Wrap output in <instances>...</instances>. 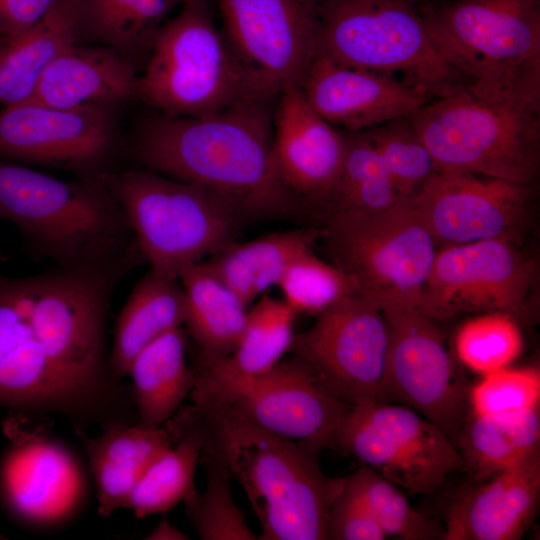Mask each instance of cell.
Segmentation results:
<instances>
[{"mask_svg": "<svg viewBox=\"0 0 540 540\" xmlns=\"http://www.w3.org/2000/svg\"><path fill=\"white\" fill-rule=\"evenodd\" d=\"M185 0H78L81 36L132 57L151 46L165 19Z\"/></svg>", "mask_w": 540, "mask_h": 540, "instance_id": "d6a6232c", "label": "cell"}, {"mask_svg": "<svg viewBox=\"0 0 540 540\" xmlns=\"http://www.w3.org/2000/svg\"><path fill=\"white\" fill-rule=\"evenodd\" d=\"M455 446L471 480H486L540 451L539 408L506 418L469 411Z\"/></svg>", "mask_w": 540, "mask_h": 540, "instance_id": "4dcf8cb0", "label": "cell"}, {"mask_svg": "<svg viewBox=\"0 0 540 540\" xmlns=\"http://www.w3.org/2000/svg\"><path fill=\"white\" fill-rule=\"evenodd\" d=\"M272 145L287 187L298 198L327 203L342 166L344 134L312 109L299 87L279 95Z\"/></svg>", "mask_w": 540, "mask_h": 540, "instance_id": "44dd1931", "label": "cell"}, {"mask_svg": "<svg viewBox=\"0 0 540 540\" xmlns=\"http://www.w3.org/2000/svg\"><path fill=\"white\" fill-rule=\"evenodd\" d=\"M80 37L78 0H56L32 26L0 38V105L27 101L48 65Z\"/></svg>", "mask_w": 540, "mask_h": 540, "instance_id": "d4e9b609", "label": "cell"}, {"mask_svg": "<svg viewBox=\"0 0 540 540\" xmlns=\"http://www.w3.org/2000/svg\"><path fill=\"white\" fill-rule=\"evenodd\" d=\"M535 270L516 243L489 239L437 249L418 308L435 320L503 312L530 319Z\"/></svg>", "mask_w": 540, "mask_h": 540, "instance_id": "5bb4252c", "label": "cell"}, {"mask_svg": "<svg viewBox=\"0 0 540 540\" xmlns=\"http://www.w3.org/2000/svg\"><path fill=\"white\" fill-rule=\"evenodd\" d=\"M186 299L179 280L151 270L131 290L114 325L109 363L116 378L127 377L131 363L168 331L184 326Z\"/></svg>", "mask_w": 540, "mask_h": 540, "instance_id": "4316f807", "label": "cell"}, {"mask_svg": "<svg viewBox=\"0 0 540 540\" xmlns=\"http://www.w3.org/2000/svg\"><path fill=\"white\" fill-rule=\"evenodd\" d=\"M321 237L359 295L379 309L418 307L437 245L407 200L375 213L331 212Z\"/></svg>", "mask_w": 540, "mask_h": 540, "instance_id": "30bf717a", "label": "cell"}, {"mask_svg": "<svg viewBox=\"0 0 540 540\" xmlns=\"http://www.w3.org/2000/svg\"><path fill=\"white\" fill-rule=\"evenodd\" d=\"M102 180L158 276L178 280L186 268L233 242L239 215L201 186L144 168L111 171Z\"/></svg>", "mask_w": 540, "mask_h": 540, "instance_id": "52a82bcc", "label": "cell"}, {"mask_svg": "<svg viewBox=\"0 0 540 540\" xmlns=\"http://www.w3.org/2000/svg\"><path fill=\"white\" fill-rule=\"evenodd\" d=\"M388 536L367 507L344 488L334 501L327 521L329 540H385Z\"/></svg>", "mask_w": 540, "mask_h": 540, "instance_id": "60d3db41", "label": "cell"}, {"mask_svg": "<svg viewBox=\"0 0 540 540\" xmlns=\"http://www.w3.org/2000/svg\"><path fill=\"white\" fill-rule=\"evenodd\" d=\"M188 342L184 327L174 328L143 349L131 363L127 376L140 425L164 426L194 389L197 375L188 363Z\"/></svg>", "mask_w": 540, "mask_h": 540, "instance_id": "484cf974", "label": "cell"}, {"mask_svg": "<svg viewBox=\"0 0 540 540\" xmlns=\"http://www.w3.org/2000/svg\"><path fill=\"white\" fill-rule=\"evenodd\" d=\"M111 105L59 109L31 102L0 110V159L101 179L115 146Z\"/></svg>", "mask_w": 540, "mask_h": 540, "instance_id": "e0dca14e", "label": "cell"}, {"mask_svg": "<svg viewBox=\"0 0 540 540\" xmlns=\"http://www.w3.org/2000/svg\"><path fill=\"white\" fill-rule=\"evenodd\" d=\"M55 2L56 0H0V38L32 26Z\"/></svg>", "mask_w": 540, "mask_h": 540, "instance_id": "b9f144b4", "label": "cell"}, {"mask_svg": "<svg viewBox=\"0 0 540 540\" xmlns=\"http://www.w3.org/2000/svg\"><path fill=\"white\" fill-rule=\"evenodd\" d=\"M420 12L469 92L540 108V0L422 1Z\"/></svg>", "mask_w": 540, "mask_h": 540, "instance_id": "5b68a950", "label": "cell"}, {"mask_svg": "<svg viewBox=\"0 0 540 540\" xmlns=\"http://www.w3.org/2000/svg\"><path fill=\"white\" fill-rule=\"evenodd\" d=\"M411 120L439 172L527 185L536 178L540 108L491 101L462 89L430 100Z\"/></svg>", "mask_w": 540, "mask_h": 540, "instance_id": "ba28073f", "label": "cell"}, {"mask_svg": "<svg viewBox=\"0 0 540 540\" xmlns=\"http://www.w3.org/2000/svg\"><path fill=\"white\" fill-rule=\"evenodd\" d=\"M344 488L371 512L388 537L445 540L444 523L415 510L398 486L362 465L344 477Z\"/></svg>", "mask_w": 540, "mask_h": 540, "instance_id": "d590c367", "label": "cell"}, {"mask_svg": "<svg viewBox=\"0 0 540 540\" xmlns=\"http://www.w3.org/2000/svg\"><path fill=\"white\" fill-rule=\"evenodd\" d=\"M136 95L169 116H204L255 99L206 0H185L158 29Z\"/></svg>", "mask_w": 540, "mask_h": 540, "instance_id": "9c48e42d", "label": "cell"}, {"mask_svg": "<svg viewBox=\"0 0 540 540\" xmlns=\"http://www.w3.org/2000/svg\"><path fill=\"white\" fill-rule=\"evenodd\" d=\"M174 444L142 475L127 507L137 518L165 514L184 501L195 487V473L202 451L197 429L175 414L165 424Z\"/></svg>", "mask_w": 540, "mask_h": 540, "instance_id": "1f68e13d", "label": "cell"}, {"mask_svg": "<svg viewBox=\"0 0 540 540\" xmlns=\"http://www.w3.org/2000/svg\"><path fill=\"white\" fill-rule=\"evenodd\" d=\"M148 540H187L189 537L175 527L166 516H163L157 525L144 537Z\"/></svg>", "mask_w": 540, "mask_h": 540, "instance_id": "7bdbcfd3", "label": "cell"}, {"mask_svg": "<svg viewBox=\"0 0 540 540\" xmlns=\"http://www.w3.org/2000/svg\"><path fill=\"white\" fill-rule=\"evenodd\" d=\"M0 220L18 230L29 254L59 268L126 273L141 255L102 178L63 181L0 159Z\"/></svg>", "mask_w": 540, "mask_h": 540, "instance_id": "277c9868", "label": "cell"}, {"mask_svg": "<svg viewBox=\"0 0 540 540\" xmlns=\"http://www.w3.org/2000/svg\"><path fill=\"white\" fill-rule=\"evenodd\" d=\"M422 0H319L317 52L389 76L432 99L466 89L434 45Z\"/></svg>", "mask_w": 540, "mask_h": 540, "instance_id": "8992f818", "label": "cell"}, {"mask_svg": "<svg viewBox=\"0 0 540 540\" xmlns=\"http://www.w3.org/2000/svg\"><path fill=\"white\" fill-rule=\"evenodd\" d=\"M530 185L466 172H439L407 201L437 246L489 239L519 243L530 214Z\"/></svg>", "mask_w": 540, "mask_h": 540, "instance_id": "ac0fdd59", "label": "cell"}, {"mask_svg": "<svg viewBox=\"0 0 540 540\" xmlns=\"http://www.w3.org/2000/svg\"><path fill=\"white\" fill-rule=\"evenodd\" d=\"M454 346L458 361L481 377L511 366L523 351L524 338L520 322L510 314L484 312L459 327Z\"/></svg>", "mask_w": 540, "mask_h": 540, "instance_id": "74e56055", "label": "cell"}, {"mask_svg": "<svg viewBox=\"0 0 540 540\" xmlns=\"http://www.w3.org/2000/svg\"><path fill=\"white\" fill-rule=\"evenodd\" d=\"M124 275L59 267L30 276L0 272V408L58 415L75 433L138 422L107 344L110 299Z\"/></svg>", "mask_w": 540, "mask_h": 540, "instance_id": "6da1fadb", "label": "cell"}, {"mask_svg": "<svg viewBox=\"0 0 540 540\" xmlns=\"http://www.w3.org/2000/svg\"><path fill=\"white\" fill-rule=\"evenodd\" d=\"M540 405L537 367H506L481 376L469 389V411L485 417L506 418L525 414Z\"/></svg>", "mask_w": 540, "mask_h": 540, "instance_id": "ab89813d", "label": "cell"}, {"mask_svg": "<svg viewBox=\"0 0 540 540\" xmlns=\"http://www.w3.org/2000/svg\"><path fill=\"white\" fill-rule=\"evenodd\" d=\"M387 347L381 310L354 294L317 314L295 334L290 351L330 395L352 407L378 402Z\"/></svg>", "mask_w": 540, "mask_h": 540, "instance_id": "9a60e30c", "label": "cell"}, {"mask_svg": "<svg viewBox=\"0 0 540 540\" xmlns=\"http://www.w3.org/2000/svg\"><path fill=\"white\" fill-rule=\"evenodd\" d=\"M340 174L327 204L334 211L375 213L400 198L383 162L364 131L345 132Z\"/></svg>", "mask_w": 540, "mask_h": 540, "instance_id": "836d02e7", "label": "cell"}, {"mask_svg": "<svg viewBox=\"0 0 540 540\" xmlns=\"http://www.w3.org/2000/svg\"><path fill=\"white\" fill-rule=\"evenodd\" d=\"M540 500V451L461 489L445 512V540H519Z\"/></svg>", "mask_w": 540, "mask_h": 540, "instance_id": "7402d4cb", "label": "cell"}, {"mask_svg": "<svg viewBox=\"0 0 540 540\" xmlns=\"http://www.w3.org/2000/svg\"><path fill=\"white\" fill-rule=\"evenodd\" d=\"M192 405L176 413L194 426L202 448L216 454L246 494L260 540H325L330 509L344 478L326 475L322 451L256 425L202 376Z\"/></svg>", "mask_w": 540, "mask_h": 540, "instance_id": "3957f363", "label": "cell"}, {"mask_svg": "<svg viewBox=\"0 0 540 540\" xmlns=\"http://www.w3.org/2000/svg\"><path fill=\"white\" fill-rule=\"evenodd\" d=\"M225 39L252 96L271 101L302 84L316 55L319 0H217Z\"/></svg>", "mask_w": 540, "mask_h": 540, "instance_id": "4fadbf2b", "label": "cell"}, {"mask_svg": "<svg viewBox=\"0 0 540 540\" xmlns=\"http://www.w3.org/2000/svg\"><path fill=\"white\" fill-rule=\"evenodd\" d=\"M206 484L203 491L195 489L184 502L185 514L200 539L257 540L244 512L237 506L232 489V475L213 452L202 448L200 456Z\"/></svg>", "mask_w": 540, "mask_h": 540, "instance_id": "e575fe53", "label": "cell"}, {"mask_svg": "<svg viewBox=\"0 0 540 540\" xmlns=\"http://www.w3.org/2000/svg\"><path fill=\"white\" fill-rule=\"evenodd\" d=\"M75 434L83 444L96 487L98 513L103 517L127 507L142 475L174 444L164 426L139 423L112 424L92 437L86 431Z\"/></svg>", "mask_w": 540, "mask_h": 540, "instance_id": "cb8c5ba5", "label": "cell"}, {"mask_svg": "<svg viewBox=\"0 0 540 540\" xmlns=\"http://www.w3.org/2000/svg\"><path fill=\"white\" fill-rule=\"evenodd\" d=\"M268 102L243 100L204 116L159 113L139 127L135 157L141 168L216 194L240 218L292 214L298 197L274 159Z\"/></svg>", "mask_w": 540, "mask_h": 540, "instance_id": "7a4b0ae2", "label": "cell"}, {"mask_svg": "<svg viewBox=\"0 0 540 540\" xmlns=\"http://www.w3.org/2000/svg\"><path fill=\"white\" fill-rule=\"evenodd\" d=\"M186 299L184 329L195 354L226 357L244 328L248 305L200 261L178 278Z\"/></svg>", "mask_w": 540, "mask_h": 540, "instance_id": "f1b7e54d", "label": "cell"}, {"mask_svg": "<svg viewBox=\"0 0 540 540\" xmlns=\"http://www.w3.org/2000/svg\"><path fill=\"white\" fill-rule=\"evenodd\" d=\"M388 347L378 402L406 406L455 444L469 413V389L434 320L418 307H381Z\"/></svg>", "mask_w": 540, "mask_h": 540, "instance_id": "7c38bea8", "label": "cell"}, {"mask_svg": "<svg viewBox=\"0 0 540 540\" xmlns=\"http://www.w3.org/2000/svg\"><path fill=\"white\" fill-rule=\"evenodd\" d=\"M312 109L345 132L372 129L410 116L432 98L398 79L316 53L300 86Z\"/></svg>", "mask_w": 540, "mask_h": 540, "instance_id": "ffe728a7", "label": "cell"}, {"mask_svg": "<svg viewBox=\"0 0 540 540\" xmlns=\"http://www.w3.org/2000/svg\"><path fill=\"white\" fill-rule=\"evenodd\" d=\"M136 84L132 63L113 48L75 44L48 65L25 102L59 109L114 106L136 95Z\"/></svg>", "mask_w": 540, "mask_h": 540, "instance_id": "603a6c76", "label": "cell"}, {"mask_svg": "<svg viewBox=\"0 0 540 540\" xmlns=\"http://www.w3.org/2000/svg\"><path fill=\"white\" fill-rule=\"evenodd\" d=\"M335 450L353 456L409 496H432L451 473L466 472L449 437L400 404L349 407L337 431Z\"/></svg>", "mask_w": 540, "mask_h": 540, "instance_id": "8fae6325", "label": "cell"}, {"mask_svg": "<svg viewBox=\"0 0 540 540\" xmlns=\"http://www.w3.org/2000/svg\"><path fill=\"white\" fill-rule=\"evenodd\" d=\"M277 286L282 300L297 316H316L341 299L358 294L351 279L333 263L316 256L313 249L288 265Z\"/></svg>", "mask_w": 540, "mask_h": 540, "instance_id": "f35d334b", "label": "cell"}, {"mask_svg": "<svg viewBox=\"0 0 540 540\" xmlns=\"http://www.w3.org/2000/svg\"><path fill=\"white\" fill-rule=\"evenodd\" d=\"M422 1H430V2H434V1H441V0H422Z\"/></svg>", "mask_w": 540, "mask_h": 540, "instance_id": "ee69618b", "label": "cell"}, {"mask_svg": "<svg viewBox=\"0 0 540 540\" xmlns=\"http://www.w3.org/2000/svg\"><path fill=\"white\" fill-rule=\"evenodd\" d=\"M364 132L379 154L400 200L416 196L439 173L411 115Z\"/></svg>", "mask_w": 540, "mask_h": 540, "instance_id": "8d00e7d4", "label": "cell"}, {"mask_svg": "<svg viewBox=\"0 0 540 540\" xmlns=\"http://www.w3.org/2000/svg\"><path fill=\"white\" fill-rule=\"evenodd\" d=\"M4 537L2 535H0V539H3Z\"/></svg>", "mask_w": 540, "mask_h": 540, "instance_id": "f6af8a7d", "label": "cell"}, {"mask_svg": "<svg viewBox=\"0 0 540 540\" xmlns=\"http://www.w3.org/2000/svg\"><path fill=\"white\" fill-rule=\"evenodd\" d=\"M194 371L256 425L320 451L335 450L349 406L330 395L296 356L250 377Z\"/></svg>", "mask_w": 540, "mask_h": 540, "instance_id": "2e32d148", "label": "cell"}, {"mask_svg": "<svg viewBox=\"0 0 540 540\" xmlns=\"http://www.w3.org/2000/svg\"><path fill=\"white\" fill-rule=\"evenodd\" d=\"M9 445L0 462V498L11 516L48 527L75 514L85 497V479L74 455L58 441L25 429L10 414Z\"/></svg>", "mask_w": 540, "mask_h": 540, "instance_id": "d6986e66", "label": "cell"}, {"mask_svg": "<svg viewBox=\"0 0 540 540\" xmlns=\"http://www.w3.org/2000/svg\"><path fill=\"white\" fill-rule=\"evenodd\" d=\"M321 231L275 232L244 243L231 242L204 260L210 270L247 305L277 286L288 265L313 249Z\"/></svg>", "mask_w": 540, "mask_h": 540, "instance_id": "83f0119b", "label": "cell"}, {"mask_svg": "<svg viewBox=\"0 0 540 540\" xmlns=\"http://www.w3.org/2000/svg\"><path fill=\"white\" fill-rule=\"evenodd\" d=\"M296 317L283 300L262 295L247 311L243 331L233 352L226 357L194 354L192 368L233 377L267 372L290 351L296 334Z\"/></svg>", "mask_w": 540, "mask_h": 540, "instance_id": "f546056e", "label": "cell"}]
</instances>
